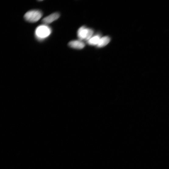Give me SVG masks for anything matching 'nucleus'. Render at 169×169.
<instances>
[{
	"label": "nucleus",
	"mask_w": 169,
	"mask_h": 169,
	"mask_svg": "<svg viewBox=\"0 0 169 169\" xmlns=\"http://www.w3.org/2000/svg\"><path fill=\"white\" fill-rule=\"evenodd\" d=\"M68 45L70 47L76 49H83L85 46L84 43L80 40L71 41L69 43Z\"/></svg>",
	"instance_id": "nucleus-5"
},
{
	"label": "nucleus",
	"mask_w": 169,
	"mask_h": 169,
	"mask_svg": "<svg viewBox=\"0 0 169 169\" xmlns=\"http://www.w3.org/2000/svg\"><path fill=\"white\" fill-rule=\"evenodd\" d=\"M52 32L51 28L48 25L43 24L38 26L35 31L36 38L39 40H44L50 36Z\"/></svg>",
	"instance_id": "nucleus-1"
},
{
	"label": "nucleus",
	"mask_w": 169,
	"mask_h": 169,
	"mask_svg": "<svg viewBox=\"0 0 169 169\" xmlns=\"http://www.w3.org/2000/svg\"><path fill=\"white\" fill-rule=\"evenodd\" d=\"M41 11L38 10H32L28 11L24 16L25 20L30 23H35L39 21L42 16Z\"/></svg>",
	"instance_id": "nucleus-2"
},
{
	"label": "nucleus",
	"mask_w": 169,
	"mask_h": 169,
	"mask_svg": "<svg viewBox=\"0 0 169 169\" xmlns=\"http://www.w3.org/2000/svg\"><path fill=\"white\" fill-rule=\"evenodd\" d=\"M93 33L92 29L83 26L78 30L77 36L80 40L87 41L93 37Z\"/></svg>",
	"instance_id": "nucleus-3"
},
{
	"label": "nucleus",
	"mask_w": 169,
	"mask_h": 169,
	"mask_svg": "<svg viewBox=\"0 0 169 169\" xmlns=\"http://www.w3.org/2000/svg\"><path fill=\"white\" fill-rule=\"evenodd\" d=\"M100 36L97 34L93 36L87 41V43L91 46H97L101 38Z\"/></svg>",
	"instance_id": "nucleus-6"
},
{
	"label": "nucleus",
	"mask_w": 169,
	"mask_h": 169,
	"mask_svg": "<svg viewBox=\"0 0 169 169\" xmlns=\"http://www.w3.org/2000/svg\"><path fill=\"white\" fill-rule=\"evenodd\" d=\"M111 39L108 36L101 37L97 47L98 48H103L106 46L110 42Z\"/></svg>",
	"instance_id": "nucleus-7"
},
{
	"label": "nucleus",
	"mask_w": 169,
	"mask_h": 169,
	"mask_svg": "<svg viewBox=\"0 0 169 169\" xmlns=\"http://www.w3.org/2000/svg\"><path fill=\"white\" fill-rule=\"evenodd\" d=\"M60 14L58 12L52 13L43 18L42 22L43 24H49L55 20H57L60 17Z\"/></svg>",
	"instance_id": "nucleus-4"
}]
</instances>
